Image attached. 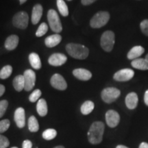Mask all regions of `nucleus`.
Returning a JSON list of instances; mask_svg holds the SVG:
<instances>
[{"label": "nucleus", "mask_w": 148, "mask_h": 148, "mask_svg": "<svg viewBox=\"0 0 148 148\" xmlns=\"http://www.w3.org/2000/svg\"><path fill=\"white\" fill-rule=\"evenodd\" d=\"M104 128L105 125L101 121L92 123L88 132V139L90 143L97 145L102 141Z\"/></svg>", "instance_id": "nucleus-1"}, {"label": "nucleus", "mask_w": 148, "mask_h": 148, "mask_svg": "<svg viewBox=\"0 0 148 148\" xmlns=\"http://www.w3.org/2000/svg\"><path fill=\"white\" fill-rule=\"evenodd\" d=\"M66 51L72 58L84 60L88 57L89 50L86 46L77 43H69L66 45Z\"/></svg>", "instance_id": "nucleus-2"}, {"label": "nucleus", "mask_w": 148, "mask_h": 148, "mask_svg": "<svg viewBox=\"0 0 148 148\" xmlns=\"http://www.w3.org/2000/svg\"><path fill=\"white\" fill-rule=\"evenodd\" d=\"M47 19L51 30L57 34L62 32V23H61L60 17H59L58 12L56 11L53 9L49 10L47 12Z\"/></svg>", "instance_id": "nucleus-3"}, {"label": "nucleus", "mask_w": 148, "mask_h": 148, "mask_svg": "<svg viewBox=\"0 0 148 148\" xmlns=\"http://www.w3.org/2000/svg\"><path fill=\"white\" fill-rule=\"evenodd\" d=\"M110 19V14L108 12L100 11L92 16L90 21V25L92 28H100L104 26Z\"/></svg>", "instance_id": "nucleus-4"}, {"label": "nucleus", "mask_w": 148, "mask_h": 148, "mask_svg": "<svg viewBox=\"0 0 148 148\" xmlns=\"http://www.w3.org/2000/svg\"><path fill=\"white\" fill-rule=\"evenodd\" d=\"M115 38H114V34L113 32L110 30L106 31L103 32L101 36L100 45L101 47L104 51L109 52L113 49Z\"/></svg>", "instance_id": "nucleus-5"}, {"label": "nucleus", "mask_w": 148, "mask_h": 148, "mask_svg": "<svg viewBox=\"0 0 148 148\" xmlns=\"http://www.w3.org/2000/svg\"><path fill=\"white\" fill-rule=\"evenodd\" d=\"M29 16L27 12L21 11L14 14L12 18V24L16 28L25 29L28 25Z\"/></svg>", "instance_id": "nucleus-6"}, {"label": "nucleus", "mask_w": 148, "mask_h": 148, "mask_svg": "<svg viewBox=\"0 0 148 148\" xmlns=\"http://www.w3.org/2000/svg\"><path fill=\"white\" fill-rule=\"evenodd\" d=\"M121 95V92L117 88L114 87H108L104 88L101 93L102 100L107 103H110L116 100Z\"/></svg>", "instance_id": "nucleus-7"}, {"label": "nucleus", "mask_w": 148, "mask_h": 148, "mask_svg": "<svg viewBox=\"0 0 148 148\" xmlns=\"http://www.w3.org/2000/svg\"><path fill=\"white\" fill-rule=\"evenodd\" d=\"M25 79V89L26 91H30L34 88L36 82V73L32 69H27L23 73Z\"/></svg>", "instance_id": "nucleus-8"}, {"label": "nucleus", "mask_w": 148, "mask_h": 148, "mask_svg": "<svg viewBox=\"0 0 148 148\" xmlns=\"http://www.w3.org/2000/svg\"><path fill=\"white\" fill-rule=\"evenodd\" d=\"M50 84L52 87L59 90H64L67 88V84L65 79L60 74L58 73H55L51 76Z\"/></svg>", "instance_id": "nucleus-9"}, {"label": "nucleus", "mask_w": 148, "mask_h": 148, "mask_svg": "<svg viewBox=\"0 0 148 148\" xmlns=\"http://www.w3.org/2000/svg\"><path fill=\"white\" fill-rule=\"evenodd\" d=\"M134 71L130 69H123L114 74L113 78L118 82H127L134 77Z\"/></svg>", "instance_id": "nucleus-10"}, {"label": "nucleus", "mask_w": 148, "mask_h": 148, "mask_svg": "<svg viewBox=\"0 0 148 148\" xmlns=\"http://www.w3.org/2000/svg\"><path fill=\"white\" fill-rule=\"evenodd\" d=\"M106 121L107 125L110 127H115L117 126L120 121V116L115 110H110L106 113Z\"/></svg>", "instance_id": "nucleus-11"}, {"label": "nucleus", "mask_w": 148, "mask_h": 148, "mask_svg": "<svg viewBox=\"0 0 148 148\" xmlns=\"http://www.w3.org/2000/svg\"><path fill=\"white\" fill-rule=\"evenodd\" d=\"M67 60V58L63 53H55L49 56L48 62L51 66H59L64 64Z\"/></svg>", "instance_id": "nucleus-12"}, {"label": "nucleus", "mask_w": 148, "mask_h": 148, "mask_svg": "<svg viewBox=\"0 0 148 148\" xmlns=\"http://www.w3.org/2000/svg\"><path fill=\"white\" fill-rule=\"evenodd\" d=\"M14 119L18 128H23L25 125V110L22 107L16 108L14 114Z\"/></svg>", "instance_id": "nucleus-13"}, {"label": "nucleus", "mask_w": 148, "mask_h": 148, "mask_svg": "<svg viewBox=\"0 0 148 148\" xmlns=\"http://www.w3.org/2000/svg\"><path fill=\"white\" fill-rule=\"evenodd\" d=\"M73 75L77 79L82 81L89 80L92 77L91 72L87 69H82V68H78V69H74L73 71Z\"/></svg>", "instance_id": "nucleus-14"}, {"label": "nucleus", "mask_w": 148, "mask_h": 148, "mask_svg": "<svg viewBox=\"0 0 148 148\" xmlns=\"http://www.w3.org/2000/svg\"><path fill=\"white\" fill-rule=\"evenodd\" d=\"M19 42V38L17 35L12 34L6 38L4 42V47L7 50L12 51L15 49Z\"/></svg>", "instance_id": "nucleus-15"}, {"label": "nucleus", "mask_w": 148, "mask_h": 148, "mask_svg": "<svg viewBox=\"0 0 148 148\" xmlns=\"http://www.w3.org/2000/svg\"><path fill=\"white\" fill-rule=\"evenodd\" d=\"M42 11H43V8H42V5L39 3L36 4L33 7L32 17H31V21H32V24L36 25L40 21V18L42 16Z\"/></svg>", "instance_id": "nucleus-16"}, {"label": "nucleus", "mask_w": 148, "mask_h": 148, "mask_svg": "<svg viewBox=\"0 0 148 148\" xmlns=\"http://www.w3.org/2000/svg\"><path fill=\"white\" fill-rule=\"evenodd\" d=\"M138 101V96L136 95V93H135L134 92H130L125 97V104H126L127 108L130 109V110L134 109L137 106Z\"/></svg>", "instance_id": "nucleus-17"}, {"label": "nucleus", "mask_w": 148, "mask_h": 148, "mask_svg": "<svg viewBox=\"0 0 148 148\" xmlns=\"http://www.w3.org/2000/svg\"><path fill=\"white\" fill-rule=\"evenodd\" d=\"M61 40L62 36L58 34H55L47 36L45 40V44L47 47H54L60 43Z\"/></svg>", "instance_id": "nucleus-18"}, {"label": "nucleus", "mask_w": 148, "mask_h": 148, "mask_svg": "<svg viewBox=\"0 0 148 148\" xmlns=\"http://www.w3.org/2000/svg\"><path fill=\"white\" fill-rule=\"evenodd\" d=\"M144 51L145 49L142 46H134L127 53V57L130 60H134L140 57L144 53Z\"/></svg>", "instance_id": "nucleus-19"}, {"label": "nucleus", "mask_w": 148, "mask_h": 148, "mask_svg": "<svg viewBox=\"0 0 148 148\" xmlns=\"http://www.w3.org/2000/svg\"><path fill=\"white\" fill-rule=\"evenodd\" d=\"M131 64L133 67L139 70H148V61L145 58H136L132 61Z\"/></svg>", "instance_id": "nucleus-20"}, {"label": "nucleus", "mask_w": 148, "mask_h": 148, "mask_svg": "<svg viewBox=\"0 0 148 148\" xmlns=\"http://www.w3.org/2000/svg\"><path fill=\"white\" fill-rule=\"evenodd\" d=\"M29 61L31 66L34 69L38 70L41 68V61H40L39 56L36 53L32 52L29 55Z\"/></svg>", "instance_id": "nucleus-21"}, {"label": "nucleus", "mask_w": 148, "mask_h": 148, "mask_svg": "<svg viewBox=\"0 0 148 148\" xmlns=\"http://www.w3.org/2000/svg\"><path fill=\"white\" fill-rule=\"evenodd\" d=\"M12 84L16 91L21 92L25 88V79L23 75H18L14 77Z\"/></svg>", "instance_id": "nucleus-22"}, {"label": "nucleus", "mask_w": 148, "mask_h": 148, "mask_svg": "<svg viewBox=\"0 0 148 148\" xmlns=\"http://www.w3.org/2000/svg\"><path fill=\"white\" fill-rule=\"evenodd\" d=\"M36 110L40 116H45L48 112L47 104L44 99H38L36 104Z\"/></svg>", "instance_id": "nucleus-23"}, {"label": "nucleus", "mask_w": 148, "mask_h": 148, "mask_svg": "<svg viewBox=\"0 0 148 148\" xmlns=\"http://www.w3.org/2000/svg\"><path fill=\"white\" fill-rule=\"evenodd\" d=\"M94 107H95V104L91 101H86L82 103L81 106L80 111L82 114L84 115H87V114H90V112L93 110Z\"/></svg>", "instance_id": "nucleus-24"}, {"label": "nucleus", "mask_w": 148, "mask_h": 148, "mask_svg": "<svg viewBox=\"0 0 148 148\" xmlns=\"http://www.w3.org/2000/svg\"><path fill=\"white\" fill-rule=\"evenodd\" d=\"M56 4L61 15L67 16L69 15V9L64 0H56Z\"/></svg>", "instance_id": "nucleus-25"}, {"label": "nucleus", "mask_w": 148, "mask_h": 148, "mask_svg": "<svg viewBox=\"0 0 148 148\" xmlns=\"http://www.w3.org/2000/svg\"><path fill=\"white\" fill-rule=\"evenodd\" d=\"M28 128L31 132H36L39 130L38 120L34 116H31L28 119Z\"/></svg>", "instance_id": "nucleus-26"}, {"label": "nucleus", "mask_w": 148, "mask_h": 148, "mask_svg": "<svg viewBox=\"0 0 148 148\" xmlns=\"http://www.w3.org/2000/svg\"><path fill=\"white\" fill-rule=\"evenodd\" d=\"M12 73V67L10 65H5L0 70V78L5 79L8 78Z\"/></svg>", "instance_id": "nucleus-27"}, {"label": "nucleus", "mask_w": 148, "mask_h": 148, "mask_svg": "<svg viewBox=\"0 0 148 148\" xmlns=\"http://www.w3.org/2000/svg\"><path fill=\"white\" fill-rule=\"evenodd\" d=\"M56 135H57V132L56 130L49 128V129L45 130L42 132V136L44 139L47 140H53V138H55L56 136Z\"/></svg>", "instance_id": "nucleus-28"}, {"label": "nucleus", "mask_w": 148, "mask_h": 148, "mask_svg": "<svg viewBox=\"0 0 148 148\" xmlns=\"http://www.w3.org/2000/svg\"><path fill=\"white\" fill-rule=\"evenodd\" d=\"M48 31V25L46 23H42L38 27L36 32V36L37 37H41L45 35Z\"/></svg>", "instance_id": "nucleus-29"}, {"label": "nucleus", "mask_w": 148, "mask_h": 148, "mask_svg": "<svg viewBox=\"0 0 148 148\" xmlns=\"http://www.w3.org/2000/svg\"><path fill=\"white\" fill-rule=\"evenodd\" d=\"M42 95V92L39 89H36L33 91L32 93L29 96V100L31 102L34 103L36 102V101H38L40 96Z\"/></svg>", "instance_id": "nucleus-30"}, {"label": "nucleus", "mask_w": 148, "mask_h": 148, "mask_svg": "<svg viewBox=\"0 0 148 148\" xmlns=\"http://www.w3.org/2000/svg\"><path fill=\"white\" fill-rule=\"evenodd\" d=\"M10 125V122L8 119H5L0 121V134L6 132Z\"/></svg>", "instance_id": "nucleus-31"}, {"label": "nucleus", "mask_w": 148, "mask_h": 148, "mask_svg": "<svg viewBox=\"0 0 148 148\" xmlns=\"http://www.w3.org/2000/svg\"><path fill=\"white\" fill-rule=\"evenodd\" d=\"M8 106V101L5 99L0 101V118L4 115Z\"/></svg>", "instance_id": "nucleus-32"}, {"label": "nucleus", "mask_w": 148, "mask_h": 148, "mask_svg": "<svg viewBox=\"0 0 148 148\" xmlns=\"http://www.w3.org/2000/svg\"><path fill=\"white\" fill-rule=\"evenodd\" d=\"M10 145V141L8 138L0 134V148H7Z\"/></svg>", "instance_id": "nucleus-33"}, {"label": "nucleus", "mask_w": 148, "mask_h": 148, "mask_svg": "<svg viewBox=\"0 0 148 148\" xmlns=\"http://www.w3.org/2000/svg\"><path fill=\"white\" fill-rule=\"evenodd\" d=\"M140 27L142 32H143L145 36H148V19L143 20L140 24Z\"/></svg>", "instance_id": "nucleus-34"}, {"label": "nucleus", "mask_w": 148, "mask_h": 148, "mask_svg": "<svg viewBox=\"0 0 148 148\" xmlns=\"http://www.w3.org/2000/svg\"><path fill=\"white\" fill-rule=\"evenodd\" d=\"M32 143L29 140H25L22 144V148H32Z\"/></svg>", "instance_id": "nucleus-35"}, {"label": "nucleus", "mask_w": 148, "mask_h": 148, "mask_svg": "<svg viewBox=\"0 0 148 148\" xmlns=\"http://www.w3.org/2000/svg\"><path fill=\"white\" fill-rule=\"evenodd\" d=\"M95 1H97V0H81V2H82V5H88L92 4V3L95 2Z\"/></svg>", "instance_id": "nucleus-36"}, {"label": "nucleus", "mask_w": 148, "mask_h": 148, "mask_svg": "<svg viewBox=\"0 0 148 148\" xmlns=\"http://www.w3.org/2000/svg\"><path fill=\"white\" fill-rule=\"evenodd\" d=\"M5 90V86L3 84H0V97H1L4 94Z\"/></svg>", "instance_id": "nucleus-37"}, {"label": "nucleus", "mask_w": 148, "mask_h": 148, "mask_svg": "<svg viewBox=\"0 0 148 148\" xmlns=\"http://www.w3.org/2000/svg\"><path fill=\"white\" fill-rule=\"evenodd\" d=\"M144 101H145V104L148 106V90H147L145 92V95H144Z\"/></svg>", "instance_id": "nucleus-38"}, {"label": "nucleus", "mask_w": 148, "mask_h": 148, "mask_svg": "<svg viewBox=\"0 0 148 148\" xmlns=\"http://www.w3.org/2000/svg\"><path fill=\"white\" fill-rule=\"evenodd\" d=\"M139 148H148V143H145V142L140 143V145L139 146Z\"/></svg>", "instance_id": "nucleus-39"}, {"label": "nucleus", "mask_w": 148, "mask_h": 148, "mask_svg": "<svg viewBox=\"0 0 148 148\" xmlns=\"http://www.w3.org/2000/svg\"><path fill=\"white\" fill-rule=\"evenodd\" d=\"M19 1V3L20 4H23V3H25L27 1V0H18Z\"/></svg>", "instance_id": "nucleus-40"}, {"label": "nucleus", "mask_w": 148, "mask_h": 148, "mask_svg": "<svg viewBox=\"0 0 148 148\" xmlns=\"http://www.w3.org/2000/svg\"><path fill=\"white\" fill-rule=\"evenodd\" d=\"M116 148H128V147H125V146H124V145H118V146H116Z\"/></svg>", "instance_id": "nucleus-41"}, {"label": "nucleus", "mask_w": 148, "mask_h": 148, "mask_svg": "<svg viewBox=\"0 0 148 148\" xmlns=\"http://www.w3.org/2000/svg\"><path fill=\"white\" fill-rule=\"evenodd\" d=\"M53 148H64V146H62V145H59V146H56V147H55Z\"/></svg>", "instance_id": "nucleus-42"}, {"label": "nucleus", "mask_w": 148, "mask_h": 148, "mask_svg": "<svg viewBox=\"0 0 148 148\" xmlns=\"http://www.w3.org/2000/svg\"><path fill=\"white\" fill-rule=\"evenodd\" d=\"M145 59L148 61V53H147V55H146V56H145Z\"/></svg>", "instance_id": "nucleus-43"}, {"label": "nucleus", "mask_w": 148, "mask_h": 148, "mask_svg": "<svg viewBox=\"0 0 148 148\" xmlns=\"http://www.w3.org/2000/svg\"><path fill=\"white\" fill-rule=\"evenodd\" d=\"M11 148H18L17 147H11Z\"/></svg>", "instance_id": "nucleus-44"}, {"label": "nucleus", "mask_w": 148, "mask_h": 148, "mask_svg": "<svg viewBox=\"0 0 148 148\" xmlns=\"http://www.w3.org/2000/svg\"><path fill=\"white\" fill-rule=\"evenodd\" d=\"M67 1H71V0H67Z\"/></svg>", "instance_id": "nucleus-45"}]
</instances>
